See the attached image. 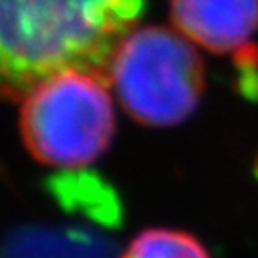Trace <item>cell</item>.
Segmentation results:
<instances>
[{"instance_id": "obj_5", "label": "cell", "mask_w": 258, "mask_h": 258, "mask_svg": "<svg viewBox=\"0 0 258 258\" xmlns=\"http://www.w3.org/2000/svg\"><path fill=\"white\" fill-rule=\"evenodd\" d=\"M98 226V224H96ZM0 258H120L115 241L94 224H23L0 245Z\"/></svg>"}, {"instance_id": "obj_3", "label": "cell", "mask_w": 258, "mask_h": 258, "mask_svg": "<svg viewBox=\"0 0 258 258\" xmlns=\"http://www.w3.org/2000/svg\"><path fill=\"white\" fill-rule=\"evenodd\" d=\"M107 81L88 73L57 75L23 100L21 136L44 165L77 170L100 159L115 134Z\"/></svg>"}, {"instance_id": "obj_2", "label": "cell", "mask_w": 258, "mask_h": 258, "mask_svg": "<svg viewBox=\"0 0 258 258\" xmlns=\"http://www.w3.org/2000/svg\"><path fill=\"white\" fill-rule=\"evenodd\" d=\"M124 111L148 126H174L199 105L205 63L187 40L166 27L134 29L109 67Z\"/></svg>"}, {"instance_id": "obj_7", "label": "cell", "mask_w": 258, "mask_h": 258, "mask_svg": "<svg viewBox=\"0 0 258 258\" xmlns=\"http://www.w3.org/2000/svg\"><path fill=\"white\" fill-rule=\"evenodd\" d=\"M120 258H212L201 241L182 230L149 228L128 243Z\"/></svg>"}, {"instance_id": "obj_6", "label": "cell", "mask_w": 258, "mask_h": 258, "mask_svg": "<svg viewBox=\"0 0 258 258\" xmlns=\"http://www.w3.org/2000/svg\"><path fill=\"white\" fill-rule=\"evenodd\" d=\"M48 191L61 209L94 222L102 228L119 226L122 218L117 194L100 176L67 170L48 180Z\"/></svg>"}, {"instance_id": "obj_4", "label": "cell", "mask_w": 258, "mask_h": 258, "mask_svg": "<svg viewBox=\"0 0 258 258\" xmlns=\"http://www.w3.org/2000/svg\"><path fill=\"white\" fill-rule=\"evenodd\" d=\"M176 29L214 54L239 52L258 31V0H170Z\"/></svg>"}, {"instance_id": "obj_8", "label": "cell", "mask_w": 258, "mask_h": 258, "mask_svg": "<svg viewBox=\"0 0 258 258\" xmlns=\"http://www.w3.org/2000/svg\"><path fill=\"white\" fill-rule=\"evenodd\" d=\"M256 170H258V166H256Z\"/></svg>"}, {"instance_id": "obj_1", "label": "cell", "mask_w": 258, "mask_h": 258, "mask_svg": "<svg viewBox=\"0 0 258 258\" xmlns=\"http://www.w3.org/2000/svg\"><path fill=\"white\" fill-rule=\"evenodd\" d=\"M148 0H0V98L23 102L65 73L109 83V67Z\"/></svg>"}]
</instances>
